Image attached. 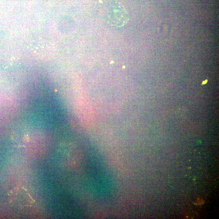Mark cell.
I'll list each match as a JSON object with an SVG mask.
<instances>
[{
	"label": "cell",
	"mask_w": 219,
	"mask_h": 219,
	"mask_svg": "<svg viewBox=\"0 0 219 219\" xmlns=\"http://www.w3.org/2000/svg\"><path fill=\"white\" fill-rule=\"evenodd\" d=\"M102 16L113 26L120 27L126 24L128 15L120 3L114 0H103L100 7Z\"/></svg>",
	"instance_id": "1"
}]
</instances>
